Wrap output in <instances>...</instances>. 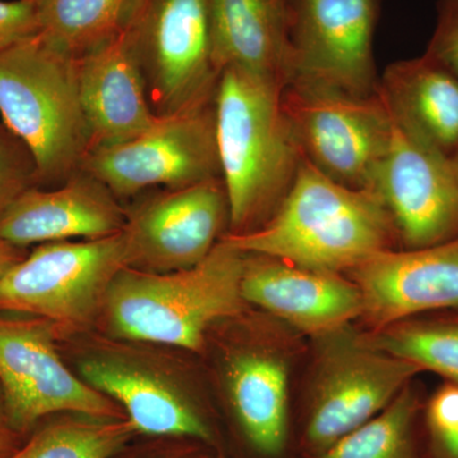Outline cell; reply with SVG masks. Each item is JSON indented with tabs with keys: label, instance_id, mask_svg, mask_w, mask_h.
Segmentation results:
<instances>
[{
	"label": "cell",
	"instance_id": "28",
	"mask_svg": "<svg viewBox=\"0 0 458 458\" xmlns=\"http://www.w3.org/2000/svg\"><path fill=\"white\" fill-rule=\"evenodd\" d=\"M31 174L14 148L0 134V214L30 189Z\"/></svg>",
	"mask_w": 458,
	"mask_h": 458
},
{
	"label": "cell",
	"instance_id": "19",
	"mask_svg": "<svg viewBox=\"0 0 458 458\" xmlns=\"http://www.w3.org/2000/svg\"><path fill=\"white\" fill-rule=\"evenodd\" d=\"M80 370L86 384L123 410L138 434L213 442L197 409L158 377L107 360H84Z\"/></svg>",
	"mask_w": 458,
	"mask_h": 458
},
{
	"label": "cell",
	"instance_id": "10",
	"mask_svg": "<svg viewBox=\"0 0 458 458\" xmlns=\"http://www.w3.org/2000/svg\"><path fill=\"white\" fill-rule=\"evenodd\" d=\"M369 191L390 214L403 250L441 245L458 237V180L451 157L393 114L390 143Z\"/></svg>",
	"mask_w": 458,
	"mask_h": 458
},
{
	"label": "cell",
	"instance_id": "5",
	"mask_svg": "<svg viewBox=\"0 0 458 458\" xmlns=\"http://www.w3.org/2000/svg\"><path fill=\"white\" fill-rule=\"evenodd\" d=\"M125 267L123 229L98 240L44 243L0 278V312L47 319L59 334L82 327L104 306L108 286Z\"/></svg>",
	"mask_w": 458,
	"mask_h": 458
},
{
	"label": "cell",
	"instance_id": "15",
	"mask_svg": "<svg viewBox=\"0 0 458 458\" xmlns=\"http://www.w3.org/2000/svg\"><path fill=\"white\" fill-rule=\"evenodd\" d=\"M241 292L245 302L321 339L340 333L363 313L360 292L352 280L269 256L246 255Z\"/></svg>",
	"mask_w": 458,
	"mask_h": 458
},
{
	"label": "cell",
	"instance_id": "14",
	"mask_svg": "<svg viewBox=\"0 0 458 458\" xmlns=\"http://www.w3.org/2000/svg\"><path fill=\"white\" fill-rule=\"evenodd\" d=\"M373 330L421 313L458 310V237L417 250H385L349 271Z\"/></svg>",
	"mask_w": 458,
	"mask_h": 458
},
{
	"label": "cell",
	"instance_id": "12",
	"mask_svg": "<svg viewBox=\"0 0 458 458\" xmlns=\"http://www.w3.org/2000/svg\"><path fill=\"white\" fill-rule=\"evenodd\" d=\"M384 0H288L292 82L357 96L378 90L373 40Z\"/></svg>",
	"mask_w": 458,
	"mask_h": 458
},
{
	"label": "cell",
	"instance_id": "25",
	"mask_svg": "<svg viewBox=\"0 0 458 458\" xmlns=\"http://www.w3.org/2000/svg\"><path fill=\"white\" fill-rule=\"evenodd\" d=\"M381 351L438 373L458 385V318L397 322L364 337Z\"/></svg>",
	"mask_w": 458,
	"mask_h": 458
},
{
	"label": "cell",
	"instance_id": "8",
	"mask_svg": "<svg viewBox=\"0 0 458 458\" xmlns=\"http://www.w3.org/2000/svg\"><path fill=\"white\" fill-rule=\"evenodd\" d=\"M80 171L104 183L114 197L221 177L214 98L179 113L159 114L137 137L90 150Z\"/></svg>",
	"mask_w": 458,
	"mask_h": 458
},
{
	"label": "cell",
	"instance_id": "31",
	"mask_svg": "<svg viewBox=\"0 0 458 458\" xmlns=\"http://www.w3.org/2000/svg\"><path fill=\"white\" fill-rule=\"evenodd\" d=\"M129 443V445H131ZM129 445L123 448L119 454L111 458H198L194 454L186 450H177V448H152L149 452H131Z\"/></svg>",
	"mask_w": 458,
	"mask_h": 458
},
{
	"label": "cell",
	"instance_id": "17",
	"mask_svg": "<svg viewBox=\"0 0 458 458\" xmlns=\"http://www.w3.org/2000/svg\"><path fill=\"white\" fill-rule=\"evenodd\" d=\"M126 213L98 179L78 171L62 188L29 189L0 214V238L18 247L120 233Z\"/></svg>",
	"mask_w": 458,
	"mask_h": 458
},
{
	"label": "cell",
	"instance_id": "29",
	"mask_svg": "<svg viewBox=\"0 0 458 458\" xmlns=\"http://www.w3.org/2000/svg\"><path fill=\"white\" fill-rule=\"evenodd\" d=\"M427 426L430 439L458 432V385L447 382L438 388L427 406Z\"/></svg>",
	"mask_w": 458,
	"mask_h": 458
},
{
	"label": "cell",
	"instance_id": "2",
	"mask_svg": "<svg viewBox=\"0 0 458 458\" xmlns=\"http://www.w3.org/2000/svg\"><path fill=\"white\" fill-rule=\"evenodd\" d=\"M283 90L234 68L225 69L216 84V148L233 234L254 231L270 218L302 162Z\"/></svg>",
	"mask_w": 458,
	"mask_h": 458
},
{
	"label": "cell",
	"instance_id": "1",
	"mask_svg": "<svg viewBox=\"0 0 458 458\" xmlns=\"http://www.w3.org/2000/svg\"><path fill=\"white\" fill-rule=\"evenodd\" d=\"M222 240L246 255L337 274L399 242L390 214L375 192L331 180L304 157L270 218L254 231L225 234Z\"/></svg>",
	"mask_w": 458,
	"mask_h": 458
},
{
	"label": "cell",
	"instance_id": "34",
	"mask_svg": "<svg viewBox=\"0 0 458 458\" xmlns=\"http://www.w3.org/2000/svg\"><path fill=\"white\" fill-rule=\"evenodd\" d=\"M452 165H454V174H456V177L458 180V148L454 150V155L451 156Z\"/></svg>",
	"mask_w": 458,
	"mask_h": 458
},
{
	"label": "cell",
	"instance_id": "16",
	"mask_svg": "<svg viewBox=\"0 0 458 458\" xmlns=\"http://www.w3.org/2000/svg\"><path fill=\"white\" fill-rule=\"evenodd\" d=\"M77 75L89 152L131 140L158 120L128 25L78 57Z\"/></svg>",
	"mask_w": 458,
	"mask_h": 458
},
{
	"label": "cell",
	"instance_id": "22",
	"mask_svg": "<svg viewBox=\"0 0 458 458\" xmlns=\"http://www.w3.org/2000/svg\"><path fill=\"white\" fill-rule=\"evenodd\" d=\"M140 0H36L38 35L54 49L81 57L131 21Z\"/></svg>",
	"mask_w": 458,
	"mask_h": 458
},
{
	"label": "cell",
	"instance_id": "23",
	"mask_svg": "<svg viewBox=\"0 0 458 458\" xmlns=\"http://www.w3.org/2000/svg\"><path fill=\"white\" fill-rule=\"evenodd\" d=\"M138 436L128 418L73 415L33 430L11 458H111Z\"/></svg>",
	"mask_w": 458,
	"mask_h": 458
},
{
	"label": "cell",
	"instance_id": "32",
	"mask_svg": "<svg viewBox=\"0 0 458 458\" xmlns=\"http://www.w3.org/2000/svg\"><path fill=\"white\" fill-rule=\"evenodd\" d=\"M25 258L22 247L12 245L0 238V278Z\"/></svg>",
	"mask_w": 458,
	"mask_h": 458
},
{
	"label": "cell",
	"instance_id": "18",
	"mask_svg": "<svg viewBox=\"0 0 458 458\" xmlns=\"http://www.w3.org/2000/svg\"><path fill=\"white\" fill-rule=\"evenodd\" d=\"M214 64L285 87L292 81L288 0H210Z\"/></svg>",
	"mask_w": 458,
	"mask_h": 458
},
{
	"label": "cell",
	"instance_id": "21",
	"mask_svg": "<svg viewBox=\"0 0 458 458\" xmlns=\"http://www.w3.org/2000/svg\"><path fill=\"white\" fill-rule=\"evenodd\" d=\"M229 399L246 438L264 456H278L288 434V366L276 352H240L227 369Z\"/></svg>",
	"mask_w": 458,
	"mask_h": 458
},
{
	"label": "cell",
	"instance_id": "33",
	"mask_svg": "<svg viewBox=\"0 0 458 458\" xmlns=\"http://www.w3.org/2000/svg\"><path fill=\"white\" fill-rule=\"evenodd\" d=\"M434 458H458V432L443 438L430 439Z\"/></svg>",
	"mask_w": 458,
	"mask_h": 458
},
{
	"label": "cell",
	"instance_id": "7",
	"mask_svg": "<svg viewBox=\"0 0 458 458\" xmlns=\"http://www.w3.org/2000/svg\"><path fill=\"white\" fill-rule=\"evenodd\" d=\"M128 26L157 114L214 98L210 0H140Z\"/></svg>",
	"mask_w": 458,
	"mask_h": 458
},
{
	"label": "cell",
	"instance_id": "27",
	"mask_svg": "<svg viewBox=\"0 0 458 458\" xmlns=\"http://www.w3.org/2000/svg\"><path fill=\"white\" fill-rule=\"evenodd\" d=\"M38 35L36 0H0V51Z\"/></svg>",
	"mask_w": 458,
	"mask_h": 458
},
{
	"label": "cell",
	"instance_id": "30",
	"mask_svg": "<svg viewBox=\"0 0 458 458\" xmlns=\"http://www.w3.org/2000/svg\"><path fill=\"white\" fill-rule=\"evenodd\" d=\"M27 437L18 432L9 419L4 396L0 388V458H11L25 443Z\"/></svg>",
	"mask_w": 458,
	"mask_h": 458
},
{
	"label": "cell",
	"instance_id": "4",
	"mask_svg": "<svg viewBox=\"0 0 458 458\" xmlns=\"http://www.w3.org/2000/svg\"><path fill=\"white\" fill-rule=\"evenodd\" d=\"M0 114L45 180H68L89 152L77 59L40 35L0 51Z\"/></svg>",
	"mask_w": 458,
	"mask_h": 458
},
{
	"label": "cell",
	"instance_id": "6",
	"mask_svg": "<svg viewBox=\"0 0 458 458\" xmlns=\"http://www.w3.org/2000/svg\"><path fill=\"white\" fill-rule=\"evenodd\" d=\"M283 107L310 164L348 188L370 189L391 137L378 90L357 96L295 81L283 90Z\"/></svg>",
	"mask_w": 458,
	"mask_h": 458
},
{
	"label": "cell",
	"instance_id": "26",
	"mask_svg": "<svg viewBox=\"0 0 458 458\" xmlns=\"http://www.w3.org/2000/svg\"><path fill=\"white\" fill-rule=\"evenodd\" d=\"M426 54L458 80V0H439L437 25Z\"/></svg>",
	"mask_w": 458,
	"mask_h": 458
},
{
	"label": "cell",
	"instance_id": "11",
	"mask_svg": "<svg viewBox=\"0 0 458 458\" xmlns=\"http://www.w3.org/2000/svg\"><path fill=\"white\" fill-rule=\"evenodd\" d=\"M343 331L331 335L313 382L306 436L316 454L378 415L421 372L417 364Z\"/></svg>",
	"mask_w": 458,
	"mask_h": 458
},
{
	"label": "cell",
	"instance_id": "9",
	"mask_svg": "<svg viewBox=\"0 0 458 458\" xmlns=\"http://www.w3.org/2000/svg\"><path fill=\"white\" fill-rule=\"evenodd\" d=\"M55 325L0 315V388L9 419L29 437L41 419L69 414L125 419L123 410L74 376L57 354Z\"/></svg>",
	"mask_w": 458,
	"mask_h": 458
},
{
	"label": "cell",
	"instance_id": "13",
	"mask_svg": "<svg viewBox=\"0 0 458 458\" xmlns=\"http://www.w3.org/2000/svg\"><path fill=\"white\" fill-rule=\"evenodd\" d=\"M229 223L221 177L168 189L126 213L129 267L171 273L195 267L212 252Z\"/></svg>",
	"mask_w": 458,
	"mask_h": 458
},
{
	"label": "cell",
	"instance_id": "24",
	"mask_svg": "<svg viewBox=\"0 0 458 458\" xmlns=\"http://www.w3.org/2000/svg\"><path fill=\"white\" fill-rule=\"evenodd\" d=\"M418 394L410 384L378 415L345 434L318 458H418L414 423Z\"/></svg>",
	"mask_w": 458,
	"mask_h": 458
},
{
	"label": "cell",
	"instance_id": "20",
	"mask_svg": "<svg viewBox=\"0 0 458 458\" xmlns=\"http://www.w3.org/2000/svg\"><path fill=\"white\" fill-rule=\"evenodd\" d=\"M378 93L394 120L452 156L458 148V80L428 56L400 60L379 78Z\"/></svg>",
	"mask_w": 458,
	"mask_h": 458
},
{
	"label": "cell",
	"instance_id": "3",
	"mask_svg": "<svg viewBox=\"0 0 458 458\" xmlns=\"http://www.w3.org/2000/svg\"><path fill=\"white\" fill-rule=\"evenodd\" d=\"M245 264L246 254L221 238L189 269L153 273L125 267L102 307L117 335L198 352L214 322L242 312Z\"/></svg>",
	"mask_w": 458,
	"mask_h": 458
}]
</instances>
